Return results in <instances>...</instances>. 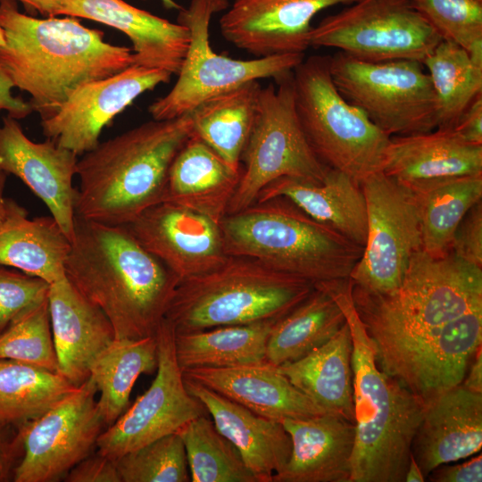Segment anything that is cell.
<instances>
[{
    "label": "cell",
    "instance_id": "obj_20",
    "mask_svg": "<svg viewBox=\"0 0 482 482\" xmlns=\"http://www.w3.org/2000/svg\"><path fill=\"white\" fill-rule=\"evenodd\" d=\"M358 0H234L220 20L223 37L256 58L304 54L322 10Z\"/></svg>",
    "mask_w": 482,
    "mask_h": 482
},
{
    "label": "cell",
    "instance_id": "obj_17",
    "mask_svg": "<svg viewBox=\"0 0 482 482\" xmlns=\"http://www.w3.org/2000/svg\"><path fill=\"white\" fill-rule=\"evenodd\" d=\"M172 74L132 64L78 87L56 110L41 118L43 135L78 156L99 144L103 129L143 93L170 81Z\"/></svg>",
    "mask_w": 482,
    "mask_h": 482
},
{
    "label": "cell",
    "instance_id": "obj_1",
    "mask_svg": "<svg viewBox=\"0 0 482 482\" xmlns=\"http://www.w3.org/2000/svg\"><path fill=\"white\" fill-rule=\"evenodd\" d=\"M67 278L111 321L115 338L154 336L179 283L126 226L75 215Z\"/></svg>",
    "mask_w": 482,
    "mask_h": 482
},
{
    "label": "cell",
    "instance_id": "obj_27",
    "mask_svg": "<svg viewBox=\"0 0 482 482\" xmlns=\"http://www.w3.org/2000/svg\"><path fill=\"white\" fill-rule=\"evenodd\" d=\"M184 383L204 405L219 432L237 449L257 482H272V477L287 462L292 449L282 423L262 417L190 378L184 377Z\"/></svg>",
    "mask_w": 482,
    "mask_h": 482
},
{
    "label": "cell",
    "instance_id": "obj_36",
    "mask_svg": "<svg viewBox=\"0 0 482 482\" xmlns=\"http://www.w3.org/2000/svg\"><path fill=\"white\" fill-rule=\"evenodd\" d=\"M411 192L418 209L422 250L440 258L451 253L459 224L482 200V175L439 180Z\"/></svg>",
    "mask_w": 482,
    "mask_h": 482
},
{
    "label": "cell",
    "instance_id": "obj_25",
    "mask_svg": "<svg viewBox=\"0 0 482 482\" xmlns=\"http://www.w3.org/2000/svg\"><path fill=\"white\" fill-rule=\"evenodd\" d=\"M183 376L254 413L276 421L327 413L268 362L226 368H193Z\"/></svg>",
    "mask_w": 482,
    "mask_h": 482
},
{
    "label": "cell",
    "instance_id": "obj_41",
    "mask_svg": "<svg viewBox=\"0 0 482 482\" xmlns=\"http://www.w3.org/2000/svg\"><path fill=\"white\" fill-rule=\"evenodd\" d=\"M121 482H189L184 443L178 433L162 436L116 460Z\"/></svg>",
    "mask_w": 482,
    "mask_h": 482
},
{
    "label": "cell",
    "instance_id": "obj_51",
    "mask_svg": "<svg viewBox=\"0 0 482 482\" xmlns=\"http://www.w3.org/2000/svg\"><path fill=\"white\" fill-rule=\"evenodd\" d=\"M21 3L27 9L38 12L44 16H51L56 0H12Z\"/></svg>",
    "mask_w": 482,
    "mask_h": 482
},
{
    "label": "cell",
    "instance_id": "obj_8",
    "mask_svg": "<svg viewBox=\"0 0 482 482\" xmlns=\"http://www.w3.org/2000/svg\"><path fill=\"white\" fill-rule=\"evenodd\" d=\"M295 112L312 151L327 167L360 185L382 171L390 137L337 90L329 56L312 55L293 70Z\"/></svg>",
    "mask_w": 482,
    "mask_h": 482
},
{
    "label": "cell",
    "instance_id": "obj_16",
    "mask_svg": "<svg viewBox=\"0 0 482 482\" xmlns=\"http://www.w3.org/2000/svg\"><path fill=\"white\" fill-rule=\"evenodd\" d=\"M155 337V378L97 439V452L111 459L117 460L162 436L177 433L191 420L207 413L204 405L185 386L175 353L174 330L164 319Z\"/></svg>",
    "mask_w": 482,
    "mask_h": 482
},
{
    "label": "cell",
    "instance_id": "obj_48",
    "mask_svg": "<svg viewBox=\"0 0 482 482\" xmlns=\"http://www.w3.org/2000/svg\"><path fill=\"white\" fill-rule=\"evenodd\" d=\"M453 130L466 143L482 145V94L464 110Z\"/></svg>",
    "mask_w": 482,
    "mask_h": 482
},
{
    "label": "cell",
    "instance_id": "obj_28",
    "mask_svg": "<svg viewBox=\"0 0 482 482\" xmlns=\"http://www.w3.org/2000/svg\"><path fill=\"white\" fill-rule=\"evenodd\" d=\"M7 176L0 171V265L51 284L65 276L71 241L52 216L29 219L25 208L4 195Z\"/></svg>",
    "mask_w": 482,
    "mask_h": 482
},
{
    "label": "cell",
    "instance_id": "obj_22",
    "mask_svg": "<svg viewBox=\"0 0 482 482\" xmlns=\"http://www.w3.org/2000/svg\"><path fill=\"white\" fill-rule=\"evenodd\" d=\"M482 446V394L461 386L425 404L411 453L424 478L436 467L470 457Z\"/></svg>",
    "mask_w": 482,
    "mask_h": 482
},
{
    "label": "cell",
    "instance_id": "obj_31",
    "mask_svg": "<svg viewBox=\"0 0 482 482\" xmlns=\"http://www.w3.org/2000/svg\"><path fill=\"white\" fill-rule=\"evenodd\" d=\"M352 351L351 332L345 322L326 344L278 368L293 386L327 413L354 423Z\"/></svg>",
    "mask_w": 482,
    "mask_h": 482
},
{
    "label": "cell",
    "instance_id": "obj_26",
    "mask_svg": "<svg viewBox=\"0 0 482 482\" xmlns=\"http://www.w3.org/2000/svg\"><path fill=\"white\" fill-rule=\"evenodd\" d=\"M281 423L292 449L272 482H350L354 423L329 413Z\"/></svg>",
    "mask_w": 482,
    "mask_h": 482
},
{
    "label": "cell",
    "instance_id": "obj_15",
    "mask_svg": "<svg viewBox=\"0 0 482 482\" xmlns=\"http://www.w3.org/2000/svg\"><path fill=\"white\" fill-rule=\"evenodd\" d=\"M96 393L89 377L41 416L19 427L23 454L12 481L57 482L93 453L106 428Z\"/></svg>",
    "mask_w": 482,
    "mask_h": 482
},
{
    "label": "cell",
    "instance_id": "obj_43",
    "mask_svg": "<svg viewBox=\"0 0 482 482\" xmlns=\"http://www.w3.org/2000/svg\"><path fill=\"white\" fill-rule=\"evenodd\" d=\"M49 285L38 277L0 265V336L23 312L47 298Z\"/></svg>",
    "mask_w": 482,
    "mask_h": 482
},
{
    "label": "cell",
    "instance_id": "obj_10",
    "mask_svg": "<svg viewBox=\"0 0 482 482\" xmlns=\"http://www.w3.org/2000/svg\"><path fill=\"white\" fill-rule=\"evenodd\" d=\"M329 71L340 94L388 137L436 129V98L421 62H368L337 51Z\"/></svg>",
    "mask_w": 482,
    "mask_h": 482
},
{
    "label": "cell",
    "instance_id": "obj_42",
    "mask_svg": "<svg viewBox=\"0 0 482 482\" xmlns=\"http://www.w3.org/2000/svg\"><path fill=\"white\" fill-rule=\"evenodd\" d=\"M443 39L482 60V0H410Z\"/></svg>",
    "mask_w": 482,
    "mask_h": 482
},
{
    "label": "cell",
    "instance_id": "obj_34",
    "mask_svg": "<svg viewBox=\"0 0 482 482\" xmlns=\"http://www.w3.org/2000/svg\"><path fill=\"white\" fill-rule=\"evenodd\" d=\"M275 321L220 326L188 333L174 332L179 365L184 370L265 362L267 340Z\"/></svg>",
    "mask_w": 482,
    "mask_h": 482
},
{
    "label": "cell",
    "instance_id": "obj_13",
    "mask_svg": "<svg viewBox=\"0 0 482 482\" xmlns=\"http://www.w3.org/2000/svg\"><path fill=\"white\" fill-rule=\"evenodd\" d=\"M367 206V237L350 280L366 293L384 295L401 285L412 256L422 250L411 192L382 171L360 183Z\"/></svg>",
    "mask_w": 482,
    "mask_h": 482
},
{
    "label": "cell",
    "instance_id": "obj_37",
    "mask_svg": "<svg viewBox=\"0 0 482 482\" xmlns=\"http://www.w3.org/2000/svg\"><path fill=\"white\" fill-rule=\"evenodd\" d=\"M78 386L58 372L0 359V422L20 427L41 416Z\"/></svg>",
    "mask_w": 482,
    "mask_h": 482
},
{
    "label": "cell",
    "instance_id": "obj_32",
    "mask_svg": "<svg viewBox=\"0 0 482 482\" xmlns=\"http://www.w3.org/2000/svg\"><path fill=\"white\" fill-rule=\"evenodd\" d=\"M262 87L258 80L245 82L204 100L190 112L193 134L236 168H241Z\"/></svg>",
    "mask_w": 482,
    "mask_h": 482
},
{
    "label": "cell",
    "instance_id": "obj_45",
    "mask_svg": "<svg viewBox=\"0 0 482 482\" xmlns=\"http://www.w3.org/2000/svg\"><path fill=\"white\" fill-rule=\"evenodd\" d=\"M66 482H121L116 460L96 452L77 463L63 478Z\"/></svg>",
    "mask_w": 482,
    "mask_h": 482
},
{
    "label": "cell",
    "instance_id": "obj_24",
    "mask_svg": "<svg viewBox=\"0 0 482 482\" xmlns=\"http://www.w3.org/2000/svg\"><path fill=\"white\" fill-rule=\"evenodd\" d=\"M382 172L413 191L447 179L482 175V145L463 141L453 129L394 136Z\"/></svg>",
    "mask_w": 482,
    "mask_h": 482
},
{
    "label": "cell",
    "instance_id": "obj_49",
    "mask_svg": "<svg viewBox=\"0 0 482 482\" xmlns=\"http://www.w3.org/2000/svg\"><path fill=\"white\" fill-rule=\"evenodd\" d=\"M13 87L12 80L0 66V111H6L11 117L21 120L29 115L33 109L29 102L12 95Z\"/></svg>",
    "mask_w": 482,
    "mask_h": 482
},
{
    "label": "cell",
    "instance_id": "obj_47",
    "mask_svg": "<svg viewBox=\"0 0 482 482\" xmlns=\"http://www.w3.org/2000/svg\"><path fill=\"white\" fill-rule=\"evenodd\" d=\"M426 478L432 482H481L482 455L461 464L439 465Z\"/></svg>",
    "mask_w": 482,
    "mask_h": 482
},
{
    "label": "cell",
    "instance_id": "obj_29",
    "mask_svg": "<svg viewBox=\"0 0 482 482\" xmlns=\"http://www.w3.org/2000/svg\"><path fill=\"white\" fill-rule=\"evenodd\" d=\"M283 197L312 219L364 247L367 206L361 186L346 174L328 168L321 183L279 178L266 186L256 202Z\"/></svg>",
    "mask_w": 482,
    "mask_h": 482
},
{
    "label": "cell",
    "instance_id": "obj_3",
    "mask_svg": "<svg viewBox=\"0 0 482 482\" xmlns=\"http://www.w3.org/2000/svg\"><path fill=\"white\" fill-rule=\"evenodd\" d=\"M315 286L337 303L352 337L355 439L350 482H404L425 403L378 365L373 341L354 306L351 280Z\"/></svg>",
    "mask_w": 482,
    "mask_h": 482
},
{
    "label": "cell",
    "instance_id": "obj_5",
    "mask_svg": "<svg viewBox=\"0 0 482 482\" xmlns=\"http://www.w3.org/2000/svg\"><path fill=\"white\" fill-rule=\"evenodd\" d=\"M220 227L227 255L256 259L313 286L349 278L363 252L283 197L227 214Z\"/></svg>",
    "mask_w": 482,
    "mask_h": 482
},
{
    "label": "cell",
    "instance_id": "obj_52",
    "mask_svg": "<svg viewBox=\"0 0 482 482\" xmlns=\"http://www.w3.org/2000/svg\"><path fill=\"white\" fill-rule=\"evenodd\" d=\"M425 478L413 456L410 455L409 465L405 473L404 482H424Z\"/></svg>",
    "mask_w": 482,
    "mask_h": 482
},
{
    "label": "cell",
    "instance_id": "obj_39",
    "mask_svg": "<svg viewBox=\"0 0 482 482\" xmlns=\"http://www.w3.org/2000/svg\"><path fill=\"white\" fill-rule=\"evenodd\" d=\"M177 433L184 443L191 482H257L237 449L205 414Z\"/></svg>",
    "mask_w": 482,
    "mask_h": 482
},
{
    "label": "cell",
    "instance_id": "obj_2",
    "mask_svg": "<svg viewBox=\"0 0 482 482\" xmlns=\"http://www.w3.org/2000/svg\"><path fill=\"white\" fill-rule=\"evenodd\" d=\"M0 26L5 39L0 66L14 87L30 96L29 103L41 118L78 87L133 64L129 47L105 42L102 30L75 17L36 18L21 12L16 2L0 0Z\"/></svg>",
    "mask_w": 482,
    "mask_h": 482
},
{
    "label": "cell",
    "instance_id": "obj_53",
    "mask_svg": "<svg viewBox=\"0 0 482 482\" xmlns=\"http://www.w3.org/2000/svg\"><path fill=\"white\" fill-rule=\"evenodd\" d=\"M162 5L169 10H180L182 7L174 0H161Z\"/></svg>",
    "mask_w": 482,
    "mask_h": 482
},
{
    "label": "cell",
    "instance_id": "obj_23",
    "mask_svg": "<svg viewBox=\"0 0 482 482\" xmlns=\"http://www.w3.org/2000/svg\"><path fill=\"white\" fill-rule=\"evenodd\" d=\"M48 306L58 372L79 386L89 378L96 357L115 339L113 327L66 276L49 285Z\"/></svg>",
    "mask_w": 482,
    "mask_h": 482
},
{
    "label": "cell",
    "instance_id": "obj_4",
    "mask_svg": "<svg viewBox=\"0 0 482 482\" xmlns=\"http://www.w3.org/2000/svg\"><path fill=\"white\" fill-rule=\"evenodd\" d=\"M192 134L188 112L153 120L99 142L77 163L76 215L126 226L161 203L170 165Z\"/></svg>",
    "mask_w": 482,
    "mask_h": 482
},
{
    "label": "cell",
    "instance_id": "obj_18",
    "mask_svg": "<svg viewBox=\"0 0 482 482\" xmlns=\"http://www.w3.org/2000/svg\"><path fill=\"white\" fill-rule=\"evenodd\" d=\"M126 227L179 281L214 270L228 257L220 224L175 204L158 203Z\"/></svg>",
    "mask_w": 482,
    "mask_h": 482
},
{
    "label": "cell",
    "instance_id": "obj_54",
    "mask_svg": "<svg viewBox=\"0 0 482 482\" xmlns=\"http://www.w3.org/2000/svg\"><path fill=\"white\" fill-rule=\"evenodd\" d=\"M5 44L4 35V31L0 26V46H4Z\"/></svg>",
    "mask_w": 482,
    "mask_h": 482
},
{
    "label": "cell",
    "instance_id": "obj_7",
    "mask_svg": "<svg viewBox=\"0 0 482 482\" xmlns=\"http://www.w3.org/2000/svg\"><path fill=\"white\" fill-rule=\"evenodd\" d=\"M355 309L375 345L405 338L482 308V268L453 253L423 250L410 261L395 291L374 295L352 285Z\"/></svg>",
    "mask_w": 482,
    "mask_h": 482
},
{
    "label": "cell",
    "instance_id": "obj_14",
    "mask_svg": "<svg viewBox=\"0 0 482 482\" xmlns=\"http://www.w3.org/2000/svg\"><path fill=\"white\" fill-rule=\"evenodd\" d=\"M481 342L479 308L420 334L373 344L379 368L426 404L461 386Z\"/></svg>",
    "mask_w": 482,
    "mask_h": 482
},
{
    "label": "cell",
    "instance_id": "obj_44",
    "mask_svg": "<svg viewBox=\"0 0 482 482\" xmlns=\"http://www.w3.org/2000/svg\"><path fill=\"white\" fill-rule=\"evenodd\" d=\"M451 253L482 268V200L469 210L459 224Z\"/></svg>",
    "mask_w": 482,
    "mask_h": 482
},
{
    "label": "cell",
    "instance_id": "obj_21",
    "mask_svg": "<svg viewBox=\"0 0 482 482\" xmlns=\"http://www.w3.org/2000/svg\"><path fill=\"white\" fill-rule=\"evenodd\" d=\"M51 16L97 21L125 34L132 44L133 64L178 75L190 43L188 29L123 0H56Z\"/></svg>",
    "mask_w": 482,
    "mask_h": 482
},
{
    "label": "cell",
    "instance_id": "obj_30",
    "mask_svg": "<svg viewBox=\"0 0 482 482\" xmlns=\"http://www.w3.org/2000/svg\"><path fill=\"white\" fill-rule=\"evenodd\" d=\"M240 176L241 168L192 134L170 165L162 202L188 208L220 224Z\"/></svg>",
    "mask_w": 482,
    "mask_h": 482
},
{
    "label": "cell",
    "instance_id": "obj_33",
    "mask_svg": "<svg viewBox=\"0 0 482 482\" xmlns=\"http://www.w3.org/2000/svg\"><path fill=\"white\" fill-rule=\"evenodd\" d=\"M345 322L331 295L314 286L302 303L274 322L265 360L275 366L295 362L326 344Z\"/></svg>",
    "mask_w": 482,
    "mask_h": 482
},
{
    "label": "cell",
    "instance_id": "obj_6",
    "mask_svg": "<svg viewBox=\"0 0 482 482\" xmlns=\"http://www.w3.org/2000/svg\"><path fill=\"white\" fill-rule=\"evenodd\" d=\"M314 289L311 282L246 256L179 281L164 320L175 333L277 320Z\"/></svg>",
    "mask_w": 482,
    "mask_h": 482
},
{
    "label": "cell",
    "instance_id": "obj_50",
    "mask_svg": "<svg viewBox=\"0 0 482 482\" xmlns=\"http://www.w3.org/2000/svg\"><path fill=\"white\" fill-rule=\"evenodd\" d=\"M475 360L472 362L470 372L464 378L461 386L465 389L482 394V351L481 346L475 353Z\"/></svg>",
    "mask_w": 482,
    "mask_h": 482
},
{
    "label": "cell",
    "instance_id": "obj_19",
    "mask_svg": "<svg viewBox=\"0 0 482 482\" xmlns=\"http://www.w3.org/2000/svg\"><path fill=\"white\" fill-rule=\"evenodd\" d=\"M79 158L72 151L46 138L34 142L17 119L6 115L0 125V171L19 178L43 201L71 241L74 229Z\"/></svg>",
    "mask_w": 482,
    "mask_h": 482
},
{
    "label": "cell",
    "instance_id": "obj_40",
    "mask_svg": "<svg viewBox=\"0 0 482 482\" xmlns=\"http://www.w3.org/2000/svg\"><path fill=\"white\" fill-rule=\"evenodd\" d=\"M0 359L19 361L58 372L48 295L19 316L0 336Z\"/></svg>",
    "mask_w": 482,
    "mask_h": 482
},
{
    "label": "cell",
    "instance_id": "obj_11",
    "mask_svg": "<svg viewBox=\"0 0 482 482\" xmlns=\"http://www.w3.org/2000/svg\"><path fill=\"white\" fill-rule=\"evenodd\" d=\"M229 6V0H191L179 10L178 22L188 29L190 43L175 85L148 107L154 120L182 116L204 100L251 80L275 79L304 59V54H287L237 60L214 52L209 41L210 22Z\"/></svg>",
    "mask_w": 482,
    "mask_h": 482
},
{
    "label": "cell",
    "instance_id": "obj_38",
    "mask_svg": "<svg viewBox=\"0 0 482 482\" xmlns=\"http://www.w3.org/2000/svg\"><path fill=\"white\" fill-rule=\"evenodd\" d=\"M437 103V129H453L482 94V63L453 41L442 39L423 61Z\"/></svg>",
    "mask_w": 482,
    "mask_h": 482
},
{
    "label": "cell",
    "instance_id": "obj_46",
    "mask_svg": "<svg viewBox=\"0 0 482 482\" xmlns=\"http://www.w3.org/2000/svg\"><path fill=\"white\" fill-rule=\"evenodd\" d=\"M23 454L19 427L0 422V482L12 481L14 470Z\"/></svg>",
    "mask_w": 482,
    "mask_h": 482
},
{
    "label": "cell",
    "instance_id": "obj_35",
    "mask_svg": "<svg viewBox=\"0 0 482 482\" xmlns=\"http://www.w3.org/2000/svg\"><path fill=\"white\" fill-rule=\"evenodd\" d=\"M158 364L156 337L115 338L94 360L89 377L100 393L97 407L108 427L129 407L132 388L141 374Z\"/></svg>",
    "mask_w": 482,
    "mask_h": 482
},
{
    "label": "cell",
    "instance_id": "obj_9",
    "mask_svg": "<svg viewBox=\"0 0 482 482\" xmlns=\"http://www.w3.org/2000/svg\"><path fill=\"white\" fill-rule=\"evenodd\" d=\"M262 87L255 120L242 153L241 176L227 214L256 202L259 193L283 178L321 183L328 167L310 146L295 106L293 71Z\"/></svg>",
    "mask_w": 482,
    "mask_h": 482
},
{
    "label": "cell",
    "instance_id": "obj_12",
    "mask_svg": "<svg viewBox=\"0 0 482 482\" xmlns=\"http://www.w3.org/2000/svg\"><path fill=\"white\" fill-rule=\"evenodd\" d=\"M410 0H358L312 27V47L368 62L423 61L442 40Z\"/></svg>",
    "mask_w": 482,
    "mask_h": 482
}]
</instances>
